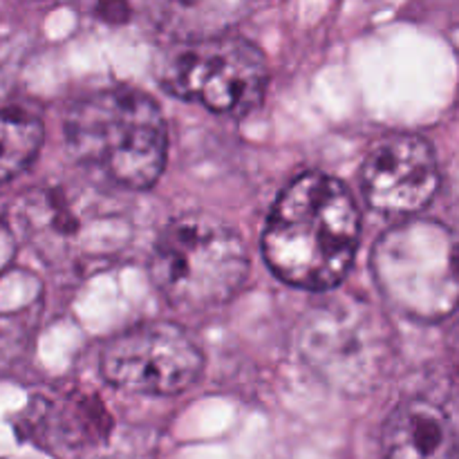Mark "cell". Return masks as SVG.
I'll return each mask as SVG.
<instances>
[{
    "label": "cell",
    "instance_id": "cell-1",
    "mask_svg": "<svg viewBox=\"0 0 459 459\" xmlns=\"http://www.w3.org/2000/svg\"><path fill=\"white\" fill-rule=\"evenodd\" d=\"M361 218L348 188L323 173L300 175L273 204L263 254L281 281L303 290H332L352 267Z\"/></svg>",
    "mask_w": 459,
    "mask_h": 459
},
{
    "label": "cell",
    "instance_id": "cell-2",
    "mask_svg": "<svg viewBox=\"0 0 459 459\" xmlns=\"http://www.w3.org/2000/svg\"><path fill=\"white\" fill-rule=\"evenodd\" d=\"M65 143L72 157L108 186L146 191L164 173L169 133L155 99L121 85L72 106Z\"/></svg>",
    "mask_w": 459,
    "mask_h": 459
},
{
    "label": "cell",
    "instance_id": "cell-3",
    "mask_svg": "<svg viewBox=\"0 0 459 459\" xmlns=\"http://www.w3.org/2000/svg\"><path fill=\"white\" fill-rule=\"evenodd\" d=\"M22 240L54 272L90 276L124 255L133 238L126 211L99 184L34 188L13 206Z\"/></svg>",
    "mask_w": 459,
    "mask_h": 459
},
{
    "label": "cell",
    "instance_id": "cell-4",
    "mask_svg": "<svg viewBox=\"0 0 459 459\" xmlns=\"http://www.w3.org/2000/svg\"><path fill=\"white\" fill-rule=\"evenodd\" d=\"M249 269L240 233L204 213L182 215L166 224L151 255L157 291L182 312L229 303L245 287Z\"/></svg>",
    "mask_w": 459,
    "mask_h": 459
},
{
    "label": "cell",
    "instance_id": "cell-5",
    "mask_svg": "<svg viewBox=\"0 0 459 459\" xmlns=\"http://www.w3.org/2000/svg\"><path fill=\"white\" fill-rule=\"evenodd\" d=\"M372 273L403 316L442 321L459 307V233L437 220L397 224L375 245Z\"/></svg>",
    "mask_w": 459,
    "mask_h": 459
},
{
    "label": "cell",
    "instance_id": "cell-6",
    "mask_svg": "<svg viewBox=\"0 0 459 459\" xmlns=\"http://www.w3.org/2000/svg\"><path fill=\"white\" fill-rule=\"evenodd\" d=\"M394 332L384 314L352 294L332 296L303 316L299 348L303 361L334 388H372L394 359Z\"/></svg>",
    "mask_w": 459,
    "mask_h": 459
},
{
    "label": "cell",
    "instance_id": "cell-7",
    "mask_svg": "<svg viewBox=\"0 0 459 459\" xmlns=\"http://www.w3.org/2000/svg\"><path fill=\"white\" fill-rule=\"evenodd\" d=\"M155 74L173 97L227 117L254 112L263 103L269 83L264 54L229 31L178 40L157 61Z\"/></svg>",
    "mask_w": 459,
    "mask_h": 459
},
{
    "label": "cell",
    "instance_id": "cell-8",
    "mask_svg": "<svg viewBox=\"0 0 459 459\" xmlns=\"http://www.w3.org/2000/svg\"><path fill=\"white\" fill-rule=\"evenodd\" d=\"M99 368L115 388L170 397L200 381L204 354L179 325L151 321L108 341Z\"/></svg>",
    "mask_w": 459,
    "mask_h": 459
},
{
    "label": "cell",
    "instance_id": "cell-9",
    "mask_svg": "<svg viewBox=\"0 0 459 459\" xmlns=\"http://www.w3.org/2000/svg\"><path fill=\"white\" fill-rule=\"evenodd\" d=\"M361 186L368 204L385 215H415L433 202L439 166L433 146L417 134H390L366 155Z\"/></svg>",
    "mask_w": 459,
    "mask_h": 459
},
{
    "label": "cell",
    "instance_id": "cell-10",
    "mask_svg": "<svg viewBox=\"0 0 459 459\" xmlns=\"http://www.w3.org/2000/svg\"><path fill=\"white\" fill-rule=\"evenodd\" d=\"M16 236L0 218V363L21 357L43 314V282L16 263Z\"/></svg>",
    "mask_w": 459,
    "mask_h": 459
},
{
    "label": "cell",
    "instance_id": "cell-11",
    "mask_svg": "<svg viewBox=\"0 0 459 459\" xmlns=\"http://www.w3.org/2000/svg\"><path fill=\"white\" fill-rule=\"evenodd\" d=\"M384 459H459V433L446 412L426 399L394 408L384 429Z\"/></svg>",
    "mask_w": 459,
    "mask_h": 459
},
{
    "label": "cell",
    "instance_id": "cell-12",
    "mask_svg": "<svg viewBox=\"0 0 459 459\" xmlns=\"http://www.w3.org/2000/svg\"><path fill=\"white\" fill-rule=\"evenodd\" d=\"M249 12V0H146L143 30L178 40L224 34Z\"/></svg>",
    "mask_w": 459,
    "mask_h": 459
},
{
    "label": "cell",
    "instance_id": "cell-13",
    "mask_svg": "<svg viewBox=\"0 0 459 459\" xmlns=\"http://www.w3.org/2000/svg\"><path fill=\"white\" fill-rule=\"evenodd\" d=\"M43 124L25 110H0V186L21 178L43 146Z\"/></svg>",
    "mask_w": 459,
    "mask_h": 459
},
{
    "label": "cell",
    "instance_id": "cell-14",
    "mask_svg": "<svg viewBox=\"0 0 459 459\" xmlns=\"http://www.w3.org/2000/svg\"><path fill=\"white\" fill-rule=\"evenodd\" d=\"M88 12L108 25L142 27L146 18V0H88Z\"/></svg>",
    "mask_w": 459,
    "mask_h": 459
},
{
    "label": "cell",
    "instance_id": "cell-15",
    "mask_svg": "<svg viewBox=\"0 0 459 459\" xmlns=\"http://www.w3.org/2000/svg\"><path fill=\"white\" fill-rule=\"evenodd\" d=\"M453 182H455V188H457V193H459V169H457V173H455V179H453Z\"/></svg>",
    "mask_w": 459,
    "mask_h": 459
}]
</instances>
